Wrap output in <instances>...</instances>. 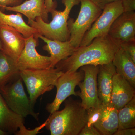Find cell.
Wrapping results in <instances>:
<instances>
[{"label":"cell","mask_w":135,"mask_h":135,"mask_svg":"<svg viewBox=\"0 0 135 135\" xmlns=\"http://www.w3.org/2000/svg\"><path fill=\"white\" fill-rule=\"evenodd\" d=\"M119 47L108 35L97 37L89 45L76 49L71 55L57 63L55 68L64 73L77 71L87 65L108 64L112 62Z\"/></svg>","instance_id":"cell-1"},{"label":"cell","mask_w":135,"mask_h":135,"mask_svg":"<svg viewBox=\"0 0 135 135\" xmlns=\"http://www.w3.org/2000/svg\"><path fill=\"white\" fill-rule=\"evenodd\" d=\"M64 102V108L51 114L45 127L50 131L51 135H79L86 124L87 110L81 102L71 97Z\"/></svg>","instance_id":"cell-2"},{"label":"cell","mask_w":135,"mask_h":135,"mask_svg":"<svg viewBox=\"0 0 135 135\" xmlns=\"http://www.w3.org/2000/svg\"><path fill=\"white\" fill-rule=\"evenodd\" d=\"M65 8L63 11L55 9L50 12L52 20L50 23L38 17L35 20H28V24L36 29L38 33L47 38L61 41L68 40L70 33L68 27L69 15L74 6L80 3V0H62Z\"/></svg>","instance_id":"cell-3"},{"label":"cell","mask_w":135,"mask_h":135,"mask_svg":"<svg viewBox=\"0 0 135 135\" xmlns=\"http://www.w3.org/2000/svg\"><path fill=\"white\" fill-rule=\"evenodd\" d=\"M63 73L56 68L20 70V77L26 86L33 106H35L39 97L53 89L57 80Z\"/></svg>","instance_id":"cell-4"},{"label":"cell","mask_w":135,"mask_h":135,"mask_svg":"<svg viewBox=\"0 0 135 135\" xmlns=\"http://www.w3.org/2000/svg\"><path fill=\"white\" fill-rule=\"evenodd\" d=\"M80 10L77 19H68V27L70 33L68 40L75 49L79 47L83 39L103 10L90 0H80Z\"/></svg>","instance_id":"cell-5"},{"label":"cell","mask_w":135,"mask_h":135,"mask_svg":"<svg viewBox=\"0 0 135 135\" xmlns=\"http://www.w3.org/2000/svg\"><path fill=\"white\" fill-rule=\"evenodd\" d=\"M0 93L12 111L24 118L32 116L39 121V113L35 111L25 92L21 77L14 82L0 86Z\"/></svg>","instance_id":"cell-6"},{"label":"cell","mask_w":135,"mask_h":135,"mask_svg":"<svg viewBox=\"0 0 135 135\" xmlns=\"http://www.w3.org/2000/svg\"><path fill=\"white\" fill-rule=\"evenodd\" d=\"M123 12L121 0H117L105 6L101 15L85 34L79 47L89 45L97 37L108 35L113 23Z\"/></svg>","instance_id":"cell-7"},{"label":"cell","mask_w":135,"mask_h":135,"mask_svg":"<svg viewBox=\"0 0 135 135\" xmlns=\"http://www.w3.org/2000/svg\"><path fill=\"white\" fill-rule=\"evenodd\" d=\"M84 78V73L79 71H67L63 73L57 80L55 86L57 93L53 102L47 104L46 110L50 114L59 110L61 104L72 95L77 96L75 89L76 86Z\"/></svg>","instance_id":"cell-8"},{"label":"cell","mask_w":135,"mask_h":135,"mask_svg":"<svg viewBox=\"0 0 135 135\" xmlns=\"http://www.w3.org/2000/svg\"><path fill=\"white\" fill-rule=\"evenodd\" d=\"M84 73V78L78 86L81 92H77V96L81 99V104L88 110L99 106L102 103L98 92L97 78L98 65H87L80 68Z\"/></svg>","instance_id":"cell-9"},{"label":"cell","mask_w":135,"mask_h":135,"mask_svg":"<svg viewBox=\"0 0 135 135\" xmlns=\"http://www.w3.org/2000/svg\"><path fill=\"white\" fill-rule=\"evenodd\" d=\"M38 39L33 35L25 38L24 48L16 61L17 67L20 71L50 68V57L42 55L36 50Z\"/></svg>","instance_id":"cell-10"},{"label":"cell","mask_w":135,"mask_h":135,"mask_svg":"<svg viewBox=\"0 0 135 135\" xmlns=\"http://www.w3.org/2000/svg\"><path fill=\"white\" fill-rule=\"evenodd\" d=\"M108 35L119 45L135 41V11H124L117 17L111 25Z\"/></svg>","instance_id":"cell-11"},{"label":"cell","mask_w":135,"mask_h":135,"mask_svg":"<svg viewBox=\"0 0 135 135\" xmlns=\"http://www.w3.org/2000/svg\"><path fill=\"white\" fill-rule=\"evenodd\" d=\"M23 36L13 27L0 25V40L2 50L17 61L25 46Z\"/></svg>","instance_id":"cell-12"},{"label":"cell","mask_w":135,"mask_h":135,"mask_svg":"<svg viewBox=\"0 0 135 135\" xmlns=\"http://www.w3.org/2000/svg\"><path fill=\"white\" fill-rule=\"evenodd\" d=\"M134 97L135 88L123 77L115 73L113 77L110 103L118 110Z\"/></svg>","instance_id":"cell-13"},{"label":"cell","mask_w":135,"mask_h":135,"mask_svg":"<svg viewBox=\"0 0 135 135\" xmlns=\"http://www.w3.org/2000/svg\"><path fill=\"white\" fill-rule=\"evenodd\" d=\"M36 38L41 39L46 44L42 49L50 55V68H55L57 63L71 55L77 49L72 46L69 40L61 41L50 40L40 34Z\"/></svg>","instance_id":"cell-14"},{"label":"cell","mask_w":135,"mask_h":135,"mask_svg":"<svg viewBox=\"0 0 135 135\" xmlns=\"http://www.w3.org/2000/svg\"><path fill=\"white\" fill-rule=\"evenodd\" d=\"M97 78L98 97L102 104H108L110 103L112 79L116 73L112 62L98 65Z\"/></svg>","instance_id":"cell-15"},{"label":"cell","mask_w":135,"mask_h":135,"mask_svg":"<svg viewBox=\"0 0 135 135\" xmlns=\"http://www.w3.org/2000/svg\"><path fill=\"white\" fill-rule=\"evenodd\" d=\"M118 110L110 103L101 104L99 117L94 126L101 135H113L118 128Z\"/></svg>","instance_id":"cell-16"},{"label":"cell","mask_w":135,"mask_h":135,"mask_svg":"<svg viewBox=\"0 0 135 135\" xmlns=\"http://www.w3.org/2000/svg\"><path fill=\"white\" fill-rule=\"evenodd\" d=\"M4 10L18 12L25 15L28 20H35L38 17L48 23V14L45 6V0H27L17 6L4 7Z\"/></svg>","instance_id":"cell-17"},{"label":"cell","mask_w":135,"mask_h":135,"mask_svg":"<svg viewBox=\"0 0 135 135\" xmlns=\"http://www.w3.org/2000/svg\"><path fill=\"white\" fill-rule=\"evenodd\" d=\"M24 119L10 109L0 93V129L8 134H14L24 124Z\"/></svg>","instance_id":"cell-18"},{"label":"cell","mask_w":135,"mask_h":135,"mask_svg":"<svg viewBox=\"0 0 135 135\" xmlns=\"http://www.w3.org/2000/svg\"><path fill=\"white\" fill-rule=\"evenodd\" d=\"M112 62L116 73L128 81L135 88V63L128 55L119 47L114 55Z\"/></svg>","instance_id":"cell-19"},{"label":"cell","mask_w":135,"mask_h":135,"mask_svg":"<svg viewBox=\"0 0 135 135\" xmlns=\"http://www.w3.org/2000/svg\"><path fill=\"white\" fill-rule=\"evenodd\" d=\"M20 77L16 61L0 50V86L14 82Z\"/></svg>","instance_id":"cell-20"},{"label":"cell","mask_w":135,"mask_h":135,"mask_svg":"<svg viewBox=\"0 0 135 135\" xmlns=\"http://www.w3.org/2000/svg\"><path fill=\"white\" fill-rule=\"evenodd\" d=\"M0 25L13 27L22 34L25 38L32 35L37 38L36 36L39 34L36 29L26 23L22 14L18 12H17L16 14L7 15L0 10Z\"/></svg>","instance_id":"cell-21"},{"label":"cell","mask_w":135,"mask_h":135,"mask_svg":"<svg viewBox=\"0 0 135 135\" xmlns=\"http://www.w3.org/2000/svg\"><path fill=\"white\" fill-rule=\"evenodd\" d=\"M118 129L135 127V97L118 110Z\"/></svg>","instance_id":"cell-22"},{"label":"cell","mask_w":135,"mask_h":135,"mask_svg":"<svg viewBox=\"0 0 135 135\" xmlns=\"http://www.w3.org/2000/svg\"><path fill=\"white\" fill-rule=\"evenodd\" d=\"M47 121L41 124L40 126L35 128L34 129H28L26 128L24 124L22 125L18 128V130L15 132L14 135H36L40 133V131L45 127Z\"/></svg>","instance_id":"cell-23"},{"label":"cell","mask_w":135,"mask_h":135,"mask_svg":"<svg viewBox=\"0 0 135 135\" xmlns=\"http://www.w3.org/2000/svg\"><path fill=\"white\" fill-rule=\"evenodd\" d=\"M119 46L135 63V41L126 42L121 44Z\"/></svg>","instance_id":"cell-24"},{"label":"cell","mask_w":135,"mask_h":135,"mask_svg":"<svg viewBox=\"0 0 135 135\" xmlns=\"http://www.w3.org/2000/svg\"><path fill=\"white\" fill-rule=\"evenodd\" d=\"M79 135H101V134L94 126H88L86 124Z\"/></svg>","instance_id":"cell-25"},{"label":"cell","mask_w":135,"mask_h":135,"mask_svg":"<svg viewBox=\"0 0 135 135\" xmlns=\"http://www.w3.org/2000/svg\"><path fill=\"white\" fill-rule=\"evenodd\" d=\"M23 0H0V10L3 12L4 8L6 6H17L22 3Z\"/></svg>","instance_id":"cell-26"},{"label":"cell","mask_w":135,"mask_h":135,"mask_svg":"<svg viewBox=\"0 0 135 135\" xmlns=\"http://www.w3.org/2000/svg\"><path fill=\"white\" fill-rule=\"evenodd\" d=\"M124 11H135V0H121Z\"/></svg>","instance_id":"cell-27"},{"label":"cell","mask_w":135,"mask_h":135,"mask_svg":"<svg viewBox=\"0 0 135 135\" xmlns=\"http://www.w3.org/2000/svg\"><path fill=\"white\" fill-rule=\"evenodd\" d=\"M135 128L118 129L113 135H135Z\"/></svg>","instance_id":"cell-28"},{"label":"cell","mask_w":135,"mask_h":135,"mask_svg":"<svg viewBox=\"0 0 135 135\" xmlns=\"http://www.w3.org/2000/svg\"><path fill=\"white\" fill-rule=\"evenodd\" d=\"M45 6L48 13H50L53 10L56 9L57 3L53 0H45Z\"/></svg>","instance_id":"cell-29"},{"label":"cell","mask_w":135,"mask_h":135,"mask_svg":"<svg viewBox=\"0 0 135 135\" xmlns=\"http://www.w3.org/2000/svg\"><path fill=\"white\" fill-rule=\"evenodd\" d=\"M94 4L103 10L105 6L117 0H90Z\"/></svg>","instance_id":"cell-30"},{"label":"cell","mask_w":135,"mask_h":135,"mask_svg":"<svg viewBox=\"0 0 135 135\" xmlns=\"http://www.w3.org/2000/svg\"><path fill=\"white\" fill-rule=\"evenodd\" d=\"M8 134V133L3 131L1 129H0V135H7Z\"/></svg>","instance_id":"cell-31"},{"label":"cell","mask_w":135,"mask_h":135,"mask_svg":"<svg viewBox=\"0 0 135 135\" xmlns=\"http://www.w3.org/2000/svg\"><path fill=\"white\" fill-rule=\"evenodd\" d=\"M2 50V45L1 42L0 40V50Z\"/></svg>","instance_id":"cell-32"}]
</instances>
